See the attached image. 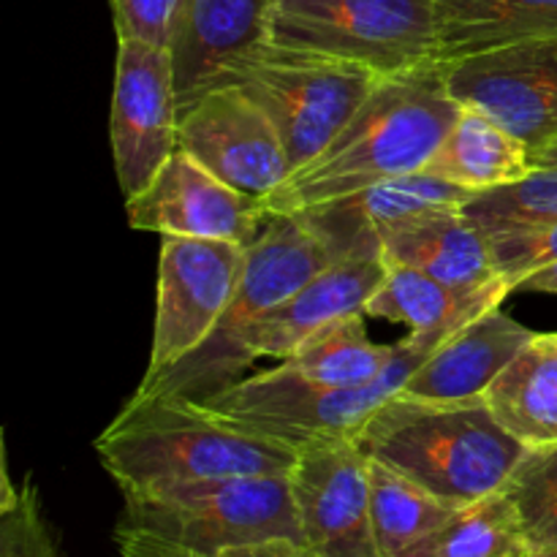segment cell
I'll list each match as a JSON object with an SVG mask.
<instances>
[{
	"instance_id": "1",
	"label": "cell",
	"mask_w": 557,
	"mask_h": 557,
	"mask_svg": "<svg viewBox=\"0 0 557 557\" xmlns=\"http://www.w3.org/2000/svg\"><path fill=\"white\" fill-rule=\"evenodd\" d=\"M457 112L460 101L449 90L444 60L381 76L330 147L267 196V212H302L384 180L424 172Z\"/></svg>"
},
{
	"instance_id": "2",
	"label": "cell",
	"mask_w": 557,
	"mask_h": 557,
	"mask_svg": "<svg viewBox=\"0 0 557 557\" xmlns=\"http://www.w3.org/2000/svg\"><path fill=\"white\" fill-rule=\"evenodd\" d=\"M123 495L234 476L292 473L297 446L256 433L188 397L134 395L96 438Z\"/></svg>"
},
{
	"instance_id": "3",
	"label": "cell",
	"mask_w": 557,
	"mask_h": 557,
	"mask_svg": "<svg viewBox=\"0 0 557 557\" xmlns=\"http://www.w3.org/2000/svg\"><path fill=\"white\" fill-rule=\"evenodd\" d=\"M354 438L370 460L384 462L455 509L500 493L528 451L484 397L424 403L395 395Z\"/></svg>"
},
{
	"instance_id": "4",
	"label": "cell",
	"mask_w": 557,
	"mask_h": 557,
	"mask_svg": "<svg viewBox=\"0 0 557 557\" xmlns=\"http://www.w3.org/2000/svg\"><path fill=\"white\" fill-rule=\"evenodd\" d=\"M337 259V250L302 215L270 212L259 237L245 248L237 292L212 335L161 375L141 379L136 395L207 400L237 384L253 364L245 348L248 332Z\"/></svg>"
},
{
	"instance_id": "5",
	"label": "cell",
	"mask_w": 557,
	"mask_h": 557,
	"mask_svg": "<svg viewBox=\"0 0 557 557\" xmlns=\"http://www.w3.org/2000/svg\"><path fill=\"white\" fill-rule=\"evenodd\" d=\"M460 326L408 332L403 341H397V351L384 373L364 386L324 389L299 379L281 362L272 370L239 379L237 384L199 403L221 417L234 419L256 433L286 441L297 449L313 438H354L386 400L400 395L413 370Z\"/></svg>"
},
{
	"instance_id": "6",
	"label": "cell",
	"mask_w": 557,
	"mask_h": 557,
	"mask_svg": "<svg viewBox=\"0 0 557 557\" xmlns=\"http://www.w3.org/2000/svg\"><path fill=\"white\" fill-rule=\"evenodd\" d=\"M123 498L117 528L147 533L199 557L275 539L302 544L288 473L215 479Z\"/></svg>"
},
{
	"instance_id": "7",
	"label": "cell",
	"mask_w": 557,
	"mask_h": 557,
	"mask_svg": "<svg viewBox=\"0 0 557 557\" xmlns=\"http://www.w3.org/2000/svg\"><path fill=\"white\" fill-rule=\"evenodd\" d=\"M270 44L403 74L441 60L438 0H275Z\"/></svg>"
},
{
	"instance_id": "8",
	"label": "cell",
	"mask_w": 557,
	"mask_h": 557,
	"mask_svg": "<svg viewBox=\"0 0 557 557\" xmlns=\"http://www.w3.org/2000/svg\"><path fill=\"white\" fill-rule=\"evenodd\" d=\"M379 79L364 65L264 41L234 65L226 85H243L267 109L294 174L330 147Z\"/></svg>"
},
{
	"instance_id": "9",
	"label": "cell",
	"mask_w": 557,
	"mask_h": 557,
	"mask_svg": "<svg viewBox=\"0 0 557 557\" xmlns=\"http://www.w3.org/2000/svg\"><path fill=\"white\" fill-rule=\"evenodd\" d=\"M245 245L226 239L161 237L158 299L150 362L145 379H156L201 346L226 313Z\"/></svg>"
},
{
	"instance_id": "10",
	"label": "cell",
	"mask_w": 557,
	"mask_h": 557,
	"mask_svg": "<svg viewBox=\"0 0 557 557\" xmlns=\"http://www.w3.org/2000/svg\"><path fill=\"white\" fill-rule=\"evenodd\" d=\"M109 141L125 201L139 196L177 152L180 103L169 49L117 38Z\"/></svg>"
},
{
	"instance_id": "11",
	"label": "cell",
	"mask_w": 557,
	"mask_h": 557,
	"mask_svg": "<svg viewBox=\"0 0 557 557\" xmlns=\"http://www.w3.org/2000/svg\"><path fill=\"white\" fill-rule=\"evenodd\" d=\"M180 150L261 201L292 177L275 123L243 85H221L180 109Z\"/></svg>"
},
{
	"instance_id": "12",
	"label": "cell",
	"mask_w": 557,
	"mask_h": 557,
	"mask_svg": "<svg viewBox=\"0 0 557 557\" xmlns=\"http://www.w3.org/2000/svg\"><path fill=\"white\" fill-rule=\"evenodd\" d=\"M302 547L313 557H375L370 528V457L357 438H313L292 473Z\"/></svg>"
},
{
	"instance_id": "13",
	"label": "cell",
	"mask_w": 557,
	"mask_h": 557,
	"mask_svg": "<svg viewBox=\"0 0 557 557\" xmlns=\"http://www.w3.org/2000/svg\"><path fill=\"white\" fill-rule=\"evenodd\" d=\"M444 65L451 96L493 114L531 152L557 139V38L506 44Z\"/></svg>"
},
{
	"instance_id": "14",
	"label": "cell",
	"mask_w": 557,
	"mask_h": 557,
	"mask_svg": "<svg viewBox=\"0 0 557 557\" xmlns=\"http://www.w3.org/2000/svg\"><path fill=\"white\" fill-rule=\"evenodd\" d=\"M128 226L161 237L226 239L248 248L264 228V201L243 194L212 174L190 152L180 150L163 163L139 196L125 201Z\"/></svg>"
},
{
	"instance_id": "15",
	"label": "cell",
	"mask_w": 557,
	"mask_h": 557,
	"mask_svg": "<svg viewBox=\"0 0 557 557\" xmlns=\"http://www.w3.org/2000/svg\"><path fill=\"white\" fill-rule=\"evenodd\" d=\"M275 0H185L169 41L180 109L226 85L234 65L270 41Z\"/></svg>"
},
{
	"instance_id": "16",
	"label": "cell",
	"mask_w": 557,
	"mask_h": 557,
	"mask_svg": "<svg viewBox=\"0 0 557 557\" xmlns=\"http://www.w3.org/2000/svg\"><path fill=\"white\" fill-rule=\"evenodd\" d=\"M384 275L386 261L381 250H359L337 259L248 332V357L253 362L261 357L283 362L324 326L346 315L364 313V305L370 302Z\"/></svg>"
},
{
	"instance_id": "17",
	"label": "cell",
	"mask_w": 557,
	"mask_h": 557,
	"mask_svg": "<svg viewBox=\"0 0 557 557\" xmlns=\"http://www.w3.org/2000/svg\"><path fill=\"white\" fill-rule=\"evenodd\" d=\"M536 332L511 319L500 305L451 332L411 373L400 397L424 403H466L487 395Z\"/></svg>"
},
{
	"instance_id": "18",
	"label": "cell",
	"mask_w": 557,
	"mask_h": 557,
	"mask_svg": "<svg viewBox=\"0 0 557 557\" xmlns=\"http://www.w3.org/2000/svg\"><path fill=\"white\" fill-rule=\"evenodd\" d=\"M471 196L466 188L446 183L435 174L413 172L370 185L351 196L324 201L297 215H302L337 250V256L346 259L359 250H381V232L395 223L433 210L462 207Z\"/></svg>"
},
{
	"instance_id": "19",
	"label": "cell",
	"mask_w": 557,
	"mask_h": 557,
	"mask_svg": "<svg viewBox=\"0 0 557 557\" xmlns=\"http://www.w3.org/2000/svg\"><path fill=\"white\" fill-rule=\"evenodd\" d=\"M386 264L411 267L460 292H476L500 281L490 237L462 207L408 218L381 232Z\"/></svg>"
},
{
	"instance_id": "20",
	"label": "cell",
	"mask_w": 557,
	"mask_h": 557,
	"mask_svg": "<svg viewBox=\"0 0 557 557\" xmlns=\"http://www.w3.org/2000/svg\"><path fill=\"white\" fill-rule=\"evenodd\" d=\"M424 172L460 185L468 194L520 183L533 172L531 147L473 103H460L455 123Z\"/></svg>"
},
{
	"instance_id": "21",
	"label": "cell",
	"mask_w": 557,
	"mask_h": 557,
	"mask_svg": "<svg viewBox=\"0 0 557 557\" xmlns=\"http://www.w3.org/2000/svg\"><path fill=\"white\" fill-rule=\"evenodd\" d=\"M509 294L511 288L504 277L476 292H460L411 267L386 264L384 281L364 305V315L403 324L411 332H433L468 324L504 302Z\"/></svg>"
},
{
	"instance_id": "22",
	"label": "cell",
	"mask_w": 557,
	"mask_h": 557,
	"mask_svg": "<svg viewBox=\"0 0 557 557\" xmlns=\"http://www.w3.org/2000/svg\"><path fill=\"white\" fill-rule=\"evenodd\" d=\"M498 422L528 449L557 444V332L533 335L484 395Z\"/></svg>"
},
{
	"instance_id": "23",
	"label": "cell",
	"mask_w": 557,
	"mask_h": 557,
	"mask_svg": "<svg viewBox=\"0 0 557 557\" xmlns=\"http://www.w3.org/2000/svg\"><path fill=\"white\" fill-rule=\"evenodd\" d=\"M441 60L557 38V0H438Z\"/></svg>"
},
{
	"instance_id": "24",
	"label": "cell",
	"mask_w": 557,
	"mask_h": 557,
	"mask_svg": "<svg viewBox=\"0 0 557 557\" xmlns=\"http://www.w3.org/2000/svg\"><path fill=\"white\" fill-rule=\"evenodd\" d=\"M364 313L346 315L315 332L288 359L292 373L324 389H351L379 379L392 362L397 343H375L364 326Z\"/></svg>"
},
{
	"instance_id": "25",
	"label": "cell",
	"mask_w": 557,
	"mask_h": 557,
	"mask_svg": "<svg viewBox=\"0 0 557 557\" xmlns=\"http://www.w3.org/2000/svg\"><path fill=\"white\" fill-rule=\"evenodd\" d=\"M455 506L444 504L384 462L370 460V528L375 557H406L444 525Z\"/></svg>"
},
{
	"instance_id": "26",
	"label": "cell",
	"mask_w": 557,
	"mask_h": 557,
	"mask_svg": "<svg viewBox=\"0 0 557 557\" xmlns=\"http://www.w3.org/2000/svg\"><path fill=\"white\" fill-rule=\"evenodd\" d=\"M528 536L515 504L500 493L460 506L406 557H522Z\"/></svg>"
},
{
	"instance_id": "27",
	"label": "cell",
	"mask_w": 557,
	"mask_h": 557,
	"mask_svg": "<svg viewBox=\"0 0 557 557\" xmlns=\"http://www.w3.org/2000/svg\"><path fill=\"white\" fill-rule=\"evenodd\" d=\"M462 212L484 234L557 221V169H533L520 183L473 194Z\"/></svg>"
},
{
	"instance_id": "28",
	"label": "cell",
	"mask_w": 557,
	"mask_h": 557,
	"mask_svg": "<svg viewBox=\"0 0 557 557\" xmlns=\"http://www.w3.org/2000/svg\"><path fill=\"white\" fill-rule=\"evenodd\" d=\"M528 544L557 542V444L528 449L506 484Z\"/></svg>"
},
{
	"instance_id": "29",
	"label": "cell",
	"mask_w": 557,
	"mask_h": 557,
	"mask_svg": "<svg viewBox=\"0 0 557 557\" xmlns=\"http://www.w3.org/2000/svg\"><path fill=\"white\" fill-rule=\"evenodd\" d=\"M0 557H58L36 482L30 476H11L5 457L3 498H0Z\"/></svg>"
},
{
	"instance_id": "30",
	"label": "cell",
	"mask_w": 557,
	"mask_h": 557,
	"mask_svg": "<svg viewBox=\"0 0 557 557\" xmlns=\"http://www.w3.org/2000/svg\"><path fill=\"white\" fill-rule=\"evenodd\" d=\"M498 275L517 292L531 272L557 264V221L515 226L506 232L490 234Z\"/></svg>"
},
{
	"instance_id": "31",
	"label": "cell",
	"mask_w": 557,
	"mask_h": 557,
	"mask_svg": "<svg viewBox=\"0 0 557 557\" xmlns=\"http://www.w3.org/2000/svg\"><path fill=\"white\" fill-rule=\"evenodd\" d=\"M185 0H112L117 38L169 49Z\"/></svg>"
},
{
	"instance_id": "32",
	"label": "cell",
	"mask_w": 557,
	"mask_h": 557,
	"mask_svg": "<svg viewBox=\"0 0 557 557\" xmlns=\"http://www.w3.org/2000/svg\"><path fill=\"white\" fill-rule=\"evenodd\" d=\"M114 542H117L120 557H199L161 542V539H152L139 531H125V528H114Z\"/></svg>"
},
{
	"instance_id": "33",
	"label": "cell",
	"mask_w": 557,
	"mask_h": 557,
	"mask_svg": "<svg viewBox=\"0 0 557 557\" xmlns=\"http://www.w3.org/2000/svg\"><path fill=\"white\" fill-rule=\"evenodd\" d=\"M218 557H313L299 542H288V539H275V542L250 544V547L226 549Z\"/></svg>"
},
{
	"instance_id": "34",
	"label": "cell",
	"mask_w": 557,
	"mask_h": 557,
	"mask_svg": "<svg viewBox=\"0 0 557 557\" xmlns=\"http://www.w3.org/2000/svg\"><path fill=\"white\" fill-rule=\"evenodd\" d=\"M517 292H536V294H557V264L544 267V270L531 272L525 281L517 286Z\"/></svg>"
},
{
	"instance_id": "35",
	"label": "cell",
	"mask_w": 557,
	"mask_h": 557,
	"mask_svg": "<svg viewBox=\"0 0 557 557\" xmlns=\"http://www.w3.org/2000/svg\"><path fill=\"white\" fill-rule=\"evenodd\" d=\"M533 169H557V139L542 150L531 152Z\"/></svg>"
},
{
	"instance_id": "36",
	"label": "cell",
	"mask_w": 557,
	"mask_h": 557,
	"mask_svg": "<svg viewBox=\"0 0 557 557\" xmlns=\"http://www.w3.org/2000/svg\"><path fill=\"white\" fill-rule=\"evenodd\" d=\"M522 557H557V542L528 544L525 555H522Z\"/></svg>"
}]
</instances>
